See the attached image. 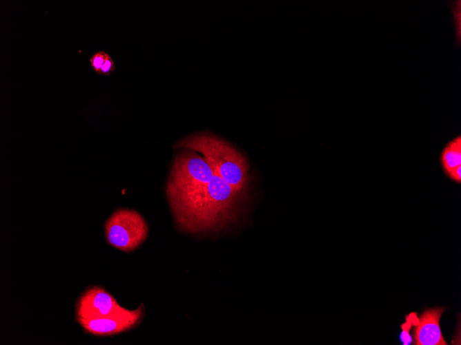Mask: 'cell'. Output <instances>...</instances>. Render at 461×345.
Segmentation results:
<instances>
[{"label": "cell", "instance_id": "1", "mask_svg": "<svg viewBox=\"0 0 461 345\" xmlns=\"http://www.w3.org/2000/svg\"><path fill=\"white\" fill-rule=\"evenodd\" d=\"M178 227L186 232L217 231L234 222L246 197L215 171L205 186L166 193Z\"/></svg>", "mask_w": 461, "mask_h": 345}, {"label": "cell", "instance_id": "2", "mask_svg": "<svg viewBox=\"0 0 461 345\" xmlns=\"http://www.w3.org/2000/svg\"><path fill=\"white\" fill-rule=\"evenodd\" d=\"M175 147L201 154L224 181L240 191L248 189L250 181L248 161L241 152L224 140L213 134H195L178 141Z\"/></svg>", "mask_w": 461, "mask_h": 345}, {"label": "cell", "instance_id": "3", "mask_svg": "<svg viewBox=\"0 0 461 345\" xmlns=\"http://www.w3.org/2000/svg\"><path fill=\"white\" fill-rule=\"evenodd\" d=\"M214 174V169L203 156L185 149L174 158L166 191H182L205 186Z\"/></svg>", "mask_w": 461, "mask_h": 345}, {"label": "cell", "instance_id": "4", "mask_svg": "<svg viewBox=\"0 0 461 345\" xmlns=\"http://www.w3.org/2000/svg\"><path fill=\"white\" fill-rule=\"evenodd\" d=\"M105 233L108 242L126 252L138 248L146 239L148 227L144 218L136 211L121 209L107 220Z\"/></svg>", "mask_w": 461, "mask_h": 345}, {"label": "cell", "instance_id": "5", "mask_svg": "<svg viewBox=\"0 0 461 345\" xmlns=\"http://www.w3.org/2000/svg\"><path fill=\"white\" fill-rule=\"evenodd\" d=\"M124 309L105 289L90 286L78 299L75 314L77 321L88 320L108 317Z\"/></svg>", "mask_w": 461, "mask_h": 345}, {"label": "cell", "instance_id": "6", "mask_svg": "<svg viewBox=\"0 0 461 345\" xmlns=\"http://www.w3.org/2000/svg\"><path fill=\"white\" fill-rule=\"evenodd\" d=\"M144 306L141 304L137 309H124L112 315L88 320L77 321L83 329L94 335H111L136 327L143 318Z\"/></svg>", "mask_w": 461, "mask_h": 345}, {"label": "cell", "instance_id": "7", "mask_svg": "<svg viewBox=\"0 0 461 345\" xmlns=\"http://www.w3.org/2000/svg\"><path fill=\"white\" fill-rule=\"evenodd\" d=\"M446 309L439 307L426 310L415 325V343L417 345H445L440 319Z\"/></svg>", "mask_w": 461, "mask_h": 345}, {"label": "cell", "instance_id": "8", "mask_svg": "<svg viewBox=\"0 0 461 345\" xmlns=\"http://www.w3.org/2000/svg\"><path fill=\"white\" fill-rule=\"evenodd\" d=\"M440 160L446 175L455 168L461 166V136L449 140L442 149Z\"/></svg>", "mask_w": 461, "mask_h": 345}, {"label": "cell", "instance_id": "9", "mask_svg": "<svg viewBox=\"0 0 461 345\" xmlns=\"http://www.w3.org/2000/svg\"><path fill=\"white\" fill-rule=\"evenodd\" d=\"M406 322L401 326L402 331L400 335V339L404 345L409 344L412 342V338L409 335V331L411 327L413 325L415 326L418 321V318L414 313H411L408 316L406 315Z\"/></svg>", "mask_w": 461, "mask_h": 345}, {"label": "cell", "instance_id": "10", "mask_svg": "<svg viewBox=\"0 0 461 345\" xmlns=\"http://www.w3.org/2000/svg\"><path fill=\"white\" fill-rule=\"evenodd\" d=\"M110 55L103 50L94 53L90 58V63L93 70L99 75L101 70Z\"/></svg>", "mask_w": 461, "mask_h": 345}, {"label": "cell", "instance_id": "11", "mask_svg": "<svg viewBox=\"0 0 461 345\" xmlns=\"http://www.w3.org/2000/svg\"><path fill=\"white\" fill-rule=\"evenodd\" d=\"M451 180L460 184L461 182V166H459L447 175Z\"/></svg>", "mask_w": 461, "mask_h": 345}]
</instances>
